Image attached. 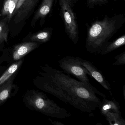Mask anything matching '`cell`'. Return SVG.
Listing matches in <instances>:
<instances>
[{
  "label": "cell",
  "instance_id": "obj_1",
  "mask_svg": "<svg viewBox=\"0 0 125 125\" xmlns=\"http://www.w3.org/2000/svg\"><path fill=\"white\" fill-rule=\"evenodd\" d=\"M39 75L65 91L76 104V109L90 113L95 110L101 102L93 90L89 85L76 80L60 71L46 64Z\"/></svg>",
  "mask_w": 125,
  "mask_h": 125
},
{
  "label": "cell",
  "instance_id": "obj_2",
  "mask_svg": "<svg viewBox=\"0 0 125 125\" xmlns=\"http://www.w3.org/2000/svg\"><path fill=\"white\" fill-rule=\"evenodd\" d=\"M125 22V14H120L111 17L106 15L102 20L92 23L88 28L85 41L87 51L92 54H99L102 47Z\"/></svg>",
  "mask_w": 125,
  "mask_h": 125
},
{
  "label": "cell",
  "instance_id": "obj_3",
  "mask_svg": "<svg viewBox=\"0 0 125 125\" xmlns=\"http://www.w3.org/2000/svg\"><path fill=\"white\" fill-rule=\"evenodd\" d=\"M22 100L29 109L39 112L48 117L64 119L71 115L65 109L58 106L44 93L38 90H27L23 96Z\"/></svg>",
  "mask_w": 125,
  "mask_h": 125
},
{
  "label": "cell",
  "instance_id": "obj_4",
  "mask_svg": "<svg viewBox=\"0 0 125 125\" xmlns=\"http://www.w3.org/2000/svg\"><path fill=\"white\" fill-rule=\"evenodd\" d=\"M60 68L68 75H72L76 77L80 81L89 85L95 91L96 94L103 98H106L104 94L96 89L89 82L88 75L91 76L88 71L81 64V58L79 57L66 56L59 61Z\"/></svg>",
  "mask_w": 125,
  "mask_h": 125
},
{
  "label": "cell",
  "instance_id": "obj_5",
  "mask_svg": "<svg viewBox=\"0 0 125 125\" xmlns=\"http://www.w3.org/2000/svg\"><path fill=\"white\" fill-rule=\"evenodd\" d=\"M39 45L36 42H28L17 44L11 49L3 50L0 56V73L4 71L13 63L24 58Z\"/></svg>",
  "mask_w": 125,
  "mask_h": 125
},
{
  "label": "cell",
  "instance_id": "obj_6",
  "mask_svg": "<svg viewBox=\"0 0 125 125\" xmlns=\"http://www.w3.org/2000/svg\"><path fill=\"white\" fill-rule=\"evenodd\" d=\"M61 13L69 38L76 44L79 41V28L71 0H59Z\"/></svg>",
  "mask_w": 125,
  "mask_h": 125
},
{
  "label": "cell",
  "instance_id": "obj_7",
  "mask_svg": "<svg viewBox=\"0 0 125 125\" xmlns=\"http://www.w3.org/2000/svg\"><path fill=\"white\" fill-rule=\"evenodd\" d=\"M33 83L40 90L53 95L65 104H69L76 108V104L66 91L45 79L41 75H38L33 79Z\"/></svg>",
  "mask_w": 125,
  "mask_h": 125
},
{
  "label": "cell",
  "instance_id": "obj_8",
  "mask_svg": "<svg viewBox=\"0 0 125 125\" xmlns=\"http://www.w3.org/2000/svg\"><path fill=\"white\" fill-rule=\"evenodd\" d=\"M16 75H14L5 82L0 85V106L9 99L14 96L18 93L19 87L14 83Z\"/></svg>",
  "mask_w": 125,
  "mask_h": 125
},
{
  "label": "cell",
  "instance_id": "obj_9",
  "mask_svg": "<svg viewBox=\"0 0 125 125\" xmlns=\"http://www.w3.org/2000/svg\"><path fill=\"white\" fill-rule=\"evenodd\" d=\"M81 62L82 65L90 72L91 77L94 78L104 89L108 91L111 96L112 95L110 83L106 80L102 73L94 65L93 63L82 58Z\"/></svg>",
  "mask_w": 125,
  "mask_h": 125
},
{
  "label": "cell",
  "instance_id": "obj_10",
  "mask_svg": "<svg viewBox=\"0 0 125 125\" xmlns=\"http://www.w3.org/2000/svg\"><path fill=\"white\" fill-rule=\"evenodd\" d=\"M98 107L100 110L101 114L104 116L108 112H120L119 104L114 98L112 100H109L106 98H103L102 101L101 102Z\"/></svg>",
  "mask_w": 125,
  "mask_h": 125
},
{
  "label": "cell",
  "instance_id": "obj_11",
  "mask_svg": "<svg viewBox=\"0 0 125 125\" xmlns=\"http://www.w3.org/2000/svg\"><path fill=\"white\" fill-rule=\"evenodd\" d=\"M24 61V58L10 65L0 76V85L5 82L11 76L17 74Z\"/></svg>",
  "mask_w": 125,
  "mask_h": 125
},
{
  "label": "cell",
  "instance_id": "obj_12",
  "mask_svg": "<svg viewBox=\"0 0 125 125\" xmlns=\"http://www.w3.org/2000/svg\"><path fill=\"white\" fill-rule=\"evenodd\" d=\"M125 44V35H124L112 42H108L102 47L99 54L101 55H104L124 46Z\"/></svg>",
  "mask_w": 125,
  "mask_h": 125
},
{
  "label": "cell",
  "instance_id": "obj_13",
  "mask_svg": "<svg viewBox=\"0 0 125 125\" xmlns=\"http://www.w3.org/2000/svg\"><path fill=\"white\" fill-rule=\"evenodd\" d=\"M110 125H125V120L121 112H108L104 116Z\"/></svg>",
  "mask_w": 125,
  "mask_h": 125
},
{
  "label": "cell",
  "instance_id": "obj_14",
  "mask_svg": "<svg viewBox=\"0 0 125 125\" xmlns=\"http://www.w3.org/2000/svg\"><path fill=\"white\" fill-rule=\"evenodd\" d=\"M54 0H43L42 4L37 11L35 19L44 18L50 12L53 4Z\"/></svg>",
  "mask_w": 125,
  "mask_h": 125
},
{
  "label": "cell",
  "instance_id": "obj_15",
  "mask_svg": "<svg viewBox=\"0 0 125 125\" xmlns=\"http://www.w3.org/2000/svg\"><path fill=\"white\" fill-rule=\"evenodd\" d=\"M52 32L49 31H44L32 36L30 39L31 41L44 43L50 39Z\"/></svg>",
  "mask_w": 125,
  "mask_h": 125
},
{
  "label": "cell",
  "instance_id": "obj_16",
  "mask_svg": "<svg viewBox=\"0 0 125 125\" xmlns=\"http://www.w3.org/2000/svg\"><path fill=\"white\" fill-rule=\"evenodd\" d=\"M38 0H25L24 2L18 11V15L20 16L27 14L34 7Z\"/></svg>",
  "mask_w": 125,
  "mask_h": 125
},
{
  "label": "cell",
  "instance_id": "obj_17",
  "mask_svg": "<svg viewBox=\"0 0 125 125\" xmlns=\"http://www.w3.org/2000/svg\"><path fill=\"white\" fill-rule=\"evenodd\" d=\"M8 24L6 21H0V44L8 42Z\"/></svg>",
  "mask_w": 125,
  "mask_h": 125
},
{
  "label": "cell",
  "instance_id": "obj_18",
  "mask_svg": "<svg viewBox=\"0 0 125 125\" xmlns=\"http://www.w3.org/2000/svg\"><path fill=\"white\" fill-rule=\"evenodd\" d=\"M115 59L117 60L116 62L113 63V65H120L125 64V52L115 57Z\"/></svg>",
  "mask_w": 125,
  "mask_h": 125
},
{
  "label": "cell",
  "instance_id": "obj_19",
  "mask_svg": "<svg viewBox=\"0 0 125 125\" xmlns=\"http://www.w3.org/2000/svg\"><path fill=\"white\" fill-rule=\"evenodd\" d=\"M108 0H87V5L91 8L98 5L104 4L107 2Z\"/></svg>",
  "mask_w": 125,
  "mask_h": 125
},
{
  "label": "cell",
  "instance_id": "obj_20",
  "mask_svg": "<svg viewBox=\"0 0 125 125\" xmlns=\"http://www.w3.org/2000/svg\"><path fill=\"white\" fill-rule=\"evenodd\" d=\"M18 0H10L9 3V14L8 16L9 20L11 19L13 16L14 11L16 8V5Z\"/></svg>",
  "mask_w": 125,
  "mask_h": 125
},
{
  "label": "cell",
  "instance_id": "obj_21",
  "mask_svg": "<svg viewBox=\"0 0 125 125\" xmlns=\"http://www.w3.org/2000/svg\"><path fill=\"white\" fill-rule=\"evenodd\" d=\"M10 2V0H5L4 5L2 10V16H9Z\"/></svg>",
  "mask_w": 125,
  "mask_h": 125
},
{
  "label": "cell",
  "instance_id": "obj_22",
  "mask_svg": "<svg viewBox=\"0 0 125 125\" xmlns=\"http://www.w3.org/2000/svg\"><path fill=\"white\" fill-rule=\"evenodd\" d=\"M25 0H18L16 5V8L14 11L13 13V15H14L17 12V11L19 10L20 9L22 5H23L24 3V2Z\"/></svg>",
  "mask_w": 125,
  "mask_h": 125
},
{
  "label": "cell",
  "instance_id": "obj_23",
  "mask_svg": "<svg viewBox=\"0 0 125 125\" xmlns=\"http://www.w3.org/2000/svg\"><path fill=\"white\" fill-rule=\"evenodd\" d=\"M49 120L51 121L52 123L54 125H64V124L62 123L61 122H60L57 121H53L51 120L50 118H49Z\"/></svg>",
  "mask_w": 125,
  "mask_h": 125
},
{
  "label": "cell",
  "instance_id": "obj_24",
  "mask_svg": "<svg viewBox=\"0 0 125 125\" xmlns=\"http://www.w3.org/2000/svg\"><path fill=\"white\" fill-rule=\"evenodd\" d=\"M122 91H123V95L124 98V100L125 99V85H123V89H122Z\"/></svg>",
  "mask_w": 125,
  "mask_h": 125
},
{
  "label": "cell",
  "instance_id": "obj_25",
  "mask_svg": "<svg viewBox=\"0 0 125 125\" xmlns=\"http://www.w3.org/2000/svg\"><path fill=\"white\" fill-rule=\"evenodd\" d=\"M77 0H71V1L72 2L73 5L75 4V3L77 1Z\"/></svg>",
  "mask_w": 125,
  "mask_h": 125
},
{
  "label": "cell",
  "instance_id": "obj_26",
  "mask_svg": "<svg viewBox=\"0 0 125 125\" xmlns=\"http://www.w3.org/2000/svg\"><path fill=\"white\" fill-rule=\"evenodd\" d=\"M2 44H0V52L2 50Z\"/></svg>",
  "mask_w": 125,
  "mask_h": 125
},
{
  "label": "cell",
  "instance_id": "obj_27",
  "mask_svg": "<svg viewBox=\"0 0 125 125\" xmlns=\"http://www.w3.org/2000/svg\"></svg>",
  "mask_w": 125,
  "mask_h": 125
}]
</instances>
